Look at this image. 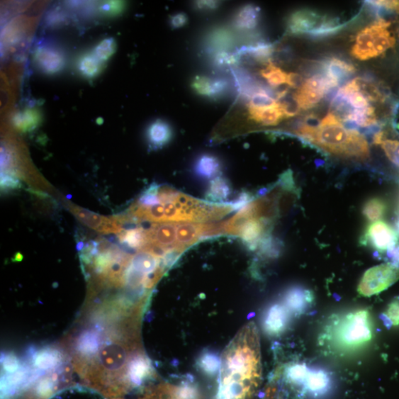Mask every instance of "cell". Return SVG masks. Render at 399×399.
I'll return each instance as SVG.
<instances>
[{"mask_svg":"<svg viewBox=\"0 0 399 399\" xmlns=\"http://www.w3.org/2000/svg\"><path fill=\"white\" fill-rule=\"evenodd\" d=\"M373 338V323L366 309H355L330 319L322 330L323 348L339 356L354 354L364 349Z\"/></svg>","mask_w":399,"mask_h":399,"instance_id":"1","label":"cell"},{"mask_svg":"<svg viewBox=\"0 0 399 399\" xmlns=\"http://www.w3.org/2000/svg\"><path fill=\"white\" fill-rule=\"evenodd\" d=\"M297 134L325 151L360 160L370 157V149L366 137L356 130L347 129L334 113L330 112L318 126L303 125Z\"/></svg>","mask_w":399,"mask_h":399,"instance_id":"2","label":"cell"},{"mask_svg":"<svg viewBox=\"0 0 399 399\" xmlns=\"http://www.w3.org/2000/svg\"><path fill=\"white\" fill-rule=\"evenodd\" d=\"M340 28L337 19L308 9L295 11L288 21V29L291 33L309 34L316 38L329 35Z\"/></svg>","mask_w":399,"mask_h":399,"instance_id":"3","label":"cell"},{"mask_svg":"<svg viewBox=\"0 0 399 399\" xmlns=\"http://www.w3.org/2000/svg\"><path fill=\"white\" fill-rule=\"evenodd\" d=\"M399 280V268L388 264L371 268L361 277L358 286L361 296L370 298L380 293Z\"/></svg>","mask_w":399,"mask_h":399,"instance_id":"4","label":"cell"},{"mask_svg":"<svg viewBox=\"0 0 399 399\" xmlns=\"http://www.w3.org/2000/svg\"><path fill=\"white\" fill-rule=\"evenodd\" d=\"M338 85L337 82L325 74H317L305 80L293 96L301 109L310 110L316 107L324 96Z\"/></svg>","mask_w":399,"mask_h":399,"instance_id":"5","label":"cell"},{"mask_svg":"<svg viewBox=\"0 0 399 399\" xmlns=\"http://www.w3.org/2000/svg\"><path fill=\"white\" fill-rule=\"evenodd\" d=\"M399 242L396 231L386 222H373L366 228L360 239L361 245L369 246L378 254H384Z\"/></svg>","mask_w":399,"mask_h":399,"instance_id":"6","label":"cell"},{"mask_svg":"<svg viewBox=\"0 0 399 399\" xmlns=\"http://www.w3.org/2000/svg\"><path fill=\"white\" fill-rule=\"evenodd\" d=\"M333 378L322 369H310L298 392L301 396L318 399L323 398L333 389Z\"/></svg>","mask_w":399,"mask_h":399,"instance_id":"7","label":"cell"},{"mask_svg":"<svg viewBox=\"0 0 399 399\" xmlns=\"http://www.w3.org/2000/svg\"><path fill=\"white\" fill-rule=\"evenodd\" d=\"M283 299L289 313L296 316L307 313L315 301L313 292L302 286H293L288 289Z\"/></svg>","mask_w":399,"mask_h":399,"instance_id":"8","label":"cell"},{"mask_svg":"<svg viewBox=\"0 0 399 399\" xmlns=\"http://www.w3.org/2000/svg\"><path fill=\"white\" fill-rule=\"evenodd\" d=\"M289 324V311L279 304L271 305L266 312L264 319V331L270 336L282 335Z\"/></svg>","mask_w":399,"mask_h":399,"instance_id":"9","label":"cell"},{"mask_svg":"<svg viewBox=\"0 0 399 399\" xmlns=\"http://www.w3.org/2000/svg\"><path fill=\"white\" fill-rule=\"evenodd\" d=\"M269 223L266 219H249L242 223L238 235L252 249H254L265 237Z\"/></svg>","mask_w":399,"mask_h":399,"instance_id":"10","label":"cell"},{"mask_svg":"<svg viewBox=\"0 0 399 399\" xmlns=\"http://www.w3.org/2000/svg\"><path fill=\"white\" fill-rule=\"evenodd\" d=\"M193 91L202 97L215 99L221 96L228 89V82L204 76L196 77L192 82Z\"/></svg>","mask_w":399,"mask_h":399,"instance_id":"11","label":"cell"},{"mask_svg":"<svg viewBox=\"0 0 399 399\" xmlns=\"http://www.w3.org/2000/svg\"><path fill=\"white\" fill-rule=\"evenodd\" d=\"M176 225L172 223H153L146 231L148 242H154L166 249L174 245L176 239Z\"/></svg>","mask_w":399,"mask_h":399,"instance_id":"12","label":"cell"},{"mask_svg":"<svg viewBox=\"0 0 399 399\" xmlns=\"http://www.w3.org/2000/svg\"><path fill=\"white\" fill-rule=\"evenodd\" d=\"M35 60L42 70L47 74H56L64 64L61 52L51 47L43 46L36 51Z\"/></svg>","mask_w":399,"mask_h":399,"instance_id":"13","label":"cell"},{"mask_svg":"<svg viewBox=\"0 0 399 399\" xmlns=\"http://www.w3.org/2000/svg\"><path fill=\"white\" fill-rule=\"evenodd\" d=\"M375 37L371 26L361 30L352 48L353 56L359 60H369L377 57L375 49Z\"/></svg>","mask_w":399,"mask_h":399,"instance_id":"14","label":"cell"},{"mask_svg":"<svg viewBox=\"0 0 399 399\" xmlns=\"http://www.w3.org/2000/svg\"><path fill=\"white\" fill-rule=\"evenodd\" d=\"M210 225L196 223H181L176 225V239L179 247H189L197 242L208 231Z\"/></svg>","mask_w":399,"mask_h":399,"instance_id":"15","label":"cell"},{"mask_svg":"<svg viewBox=\"0 0 399 399\" xmlns=\"http://www.w3.org/2000/svg\"><path fill=\"white\" fill-rule=\"evenodd\" d=\"M251 119L255 123L264 126H275L285 118V116L279 101L275 106L266 108L249 106Z\"/></svg>","mask_w":399,"mask_h":399,"instance_id":"16","label":"cell"},{"mask_svg":"<svg viewBox=\"0 0 399 399\" xmlns=\"http://www.w3.org/2000/svg\"><path fill=\"white\" fill-rule=\"evenodd\" d=\"M259 21V9L249 4L241 7L235 14L232 21L234 28L241 32L254 30Z\"/></svg>","mask_w":399,"mask_h":399,"instance_id":"17","label":"cell"},{"mask_svg":"<svg viewBox=\"0 0 399 399\" xmlns=\"http://www.w3.org/2000/svg\"><path fill=\"white\" fill-rule=\"evenodd\" d=\"M147 140L154 149L163 147L171 140L172 130L169 125L163 120H156L147 130Z\"/></svg>","mask_w":399,"mask_h":399,"instance_id":"18","label":"cell"},{"mask_svg":"<svg viewBox=\"0 0 399 399\" xmlns=\"http://www.w3.org/2000/svg\"><path fill=\"white\" fill-rule=\"evenodd\" d=\"M324 74L339 82L355 72L353 64L338 58H331L322 63Z\"/></svg>","mask_w":399,"mask_h":399,"instance_id":"19","label":"cell"},{"mask_svg":"<svg viewBox=\"0 0 399 399\" xmlns=\"http://www.w3.org/2000/svg\"><path fill=\"white\" fill-rule=\"evenodd\" d=\"M220 162L215 156L205 154L197 159L195 172L199 177L208 179L216 176L220 170Z\"/></svg>","mask_w":399,"mask_h":399,"instance_id":"20","label":"cell"},{"mask_svg":"<svg viewBox=\"0 0 399 399\" xmlns=\"http://www.w3.org/2000/svg\"><path fill=\"white\" fill-rule=\"evenodd\" d=\"M235 42L231 32L225 29H218L210 34L207 39V45L213 51H220L218 54L225 53Z\"/></svg>","mask_w":399,"mask_h":399,"instance_id":"21","label":"cell"},{"mask_svg":"<svg viewBox=\"0 0 399 399\" xmlns=\"http://www.w3.org/2000/svg\"><path fill=\"white\" fill-rule=\"evenodd\" d=\"M388 211L386 201L380 198H372L364 203L362 214L369 221L376 222L383 218Z\"/></svg>","mask_w":399,"mask_h":399,"instance_id":"22","label":"cell"},{"mask_svg":"<svg viewBox=\"0 0 399 399\" xmlns=\"http://www.w3.org/2000/svg\"><path fill=\"white\" fill-rule=\"evenodd\" d=\"M118 241L131 249H143L147 244L146 230L137 227L130 230H123L118 235Z\"/></svg>","mask_w":399,"mask_h":399,"instance_id":"23","label":"cell"},{"mask_svg":"<svg viewBox=\"0 0 399 399\" xmlns=\"http://www.w3.org/2000/svg\"><path fill=\"white\" fill-rule=\"evenodd\" d=\"M71 211L80 222L95 230L107 220V217L101 216L77 206H72Z\"/></svg>","mask_w":399,"mask_h":399,"instance_id":"24","label":"cell"},{"mask_svg":"<svg viewBox=\"0 0 399 399\" xmlns=\"http://www.w3.org/2000/svg\"><path fill=\"white\" fill-rule=\"evenodd\" d=\"M153 255L147 252L137 254L133 257L132 267L144 274L152 273L158 264L157 259Z\"/></svg>","mask_w":399,"mask_h":399,"instance_id":"25","label":"cell"},{"mask_svg":"<svg viewBox=\"0 0 399 399\" xmlns=\"http://www.w3.org/2000/svg\"><path fill=\"white\" fill-rule=\"evenodd\" d=\"M308 370L309 368L304 363H294L291 364L286 371V378L288 383L298 390L303 383Z\"/></svg>","mask_w":399,"mask_h":399,"instance_id":"26","label":"cell"},{"mask_svg":"<svg viewBox=\"0 0 399 399\" xmlns=\"http://www.w3.org/2000/svg\"><path fill=\"white\" fill-rule=\"evenodd\" d=\"M229 182L222 178H216L210 184L207 193V198L213 201L227 199L230 194Z\"/></svg>","mask_w":399,"mask_h":399,"instance_id":"27","label":"cell"},{"mask_svg":"<svg viewBox=\"0 0 399 399\" xmlns=\"http://www.w3.org/2000/svg\"><path fill=\"white\" fill-rule=\"evenodd\" d=\"M260 74L272 86H279L286 84L288 74L282 70L281 68L269 63L268 66L260 72Z\"/></svg>","mask_w":399,"mask_h":399,"instance_id":"28","label":"cell"},{"mask_svg":"<svg viewBox=\"0 0 399 399\" xmlns=\"http://www.w3.org/2000/svg\"><path fill=\"white\" fill-rule=\"evenodd\" d=\"M79 71L84 77L94 78L101 72V62L94 55L81 58L79 64Z\"/></svg>","mask_w":399,"mask_h":399,"instance_id":"29","label":"cell"},{"mask_svg":"<svg viewBox=\"0 0 399 399\" xmlns=\"http://www.w3.org/2000/svg\"><path fill=\"white\" fill-rule=\"evenodd\" d=\"M39 120L40 116L38 112L27 111L15 117L14 124L16 128L26 132L35 128L39 123Z\"/></svg>","mask_w":399,"mask_h":399,"instance_id":"30","label":"cell"},{"mask_svg":"<svg viewBox=\"0 0 399 399\" xmlns=\"http://www.w3.org/2000/svg\"><path fill=\"white\" fill-rule=\"evenodd\" d=\"M116 50V43L113 38L102 40L95 48L94 55L101 62L108 60Z\"/></svg>","mask_w":399,"mask_h":399,"instance_id":"31","label":"cell"},{"mask_svg":"<svg viewBox=\"0 0 399 399\" xmlns=\"http://www.w3.org/2000/svg\"><path fill=\"white\" fill-rule=\"evenodd\" d=\"M264 399H287V393L279 376L271 380Z\"/></svg>","mask_w":399,"mask_h":399,"instance_id":"32","label":"cell"},{"mask_svg":"<svg viewBox=\"0 0 399 399\" xmlns=\"http://www.w3.org/2000/svg\"><path fill=\"white\" fill-rule=\"evenodd\" d=\"M271 45L267 44H259L254 46L245 47L241 50L242 54H247L259 60H265L272 54Z\"/></svg>","mask_w":399,"mask_h":399,"instance_id":"33","label":"cell"},{"mask_svg":"<svg viewBox=\"0 0 399 399\" xmlns=\"http://www.w3.org/2000/svg\"><path fill=\"white\" fill-rule=\"evenodd\" d=\"M381 320L388 327L399 326V300H393L388 305Z\"/></svg>","mask_w":399,"mask_h":399,"instance_id":"34","label":"cell"},{"mask_svg":"<svg viewBox=\"0 0 399 399\" xmlns=\"http://www.w3.org/2000/svg\"><path fill=\"white\" fill-rule=\"evenodd\" d=\"M390 161L399 167V141L383 140L379 145Z\"/></svg>","mask_w":399,"mask_h":399,"instance_id":"35","label":"cell"},{"mask_svg":"<svg viewBox=\"0 0 399 399\" xmlns=\"http://www.w3.org/2000/svg\"><path fill=\"white\" fill-rule=\"evenodd\" d=\"M172 399H199V391L193 385L185 383L172 393Z\"/></svg>","mask_w":399,"mask_h":399,"instance_id":"36","label":"cell"},{"mask_svg":"<svg viewBox=\"0 0 399 399\" xmlns=\"http://www.w3.org/2000/svg\"><path fill=\"white\" fill-rule=\"evenodd\" d=\"M199 366L208 374H215L220 366V360L215 354H206L201 356Z\"/></svg>","mask_w":399,"mask_h":399,"instance_id":"37","label":"cell"},{"mask_svg":"<svg viewBox=\"0 0 399 399\" xmlns=\"http://www.w3.org/2000/svg\"><path fill=\"white\" fill-rule=\"evenodd\" d=\"M378 257L383 258L387 264L399 268V242L393 247Z\"/></svg>","mask_w":399,"mask_h":399,"instance_id":"38","label":"cell"},{"mask_svg":"<svg viewBox=\"0 0 399 399\" xmlns=\"http://www.w3.org/2000/svg\"><path fill=\"white\" fill-rule=\"evenodd\" d=\"M1 186L4 189H14L21 186V181L14 175L1 173Z\"/></svg>","mask_w":399,"mask_h":399,"instance_id":"39","label":"cell"},{"mask_svg":"<svg viewBox=\"0 0 399 399\" xmlns=\"http://www.w3.org/2000/svg\"><path fill=\"white\" fill-rule=\"evenodd\" d=\"M123 9L124 4L123 3L110 2L103 4L100 9L103 13H106L108 15H115L123 11Z\"/></svg>","mask_w":399,"mask_h":399,"instance_id":"40","label":"cell"},{"mask_svg":"<svg viewBox=\"0 0 399 399\" xmlns=\"http://www.w3.org/2000/svg\"><path fill=\"white\" fill-rule=\"evenodd\" d=\"M188 21V17L184 13H179L170 17V26L173 28H181L185 26Z\"/></svg>","mask_w":399,"mask_h":399,"instance_id":"41","label":"cell"},{"mask_svg":"<svg viewBox=\"0 0 399 399\" xmlns=\"http://www.w3.org/2000/svg\"><path fill=\"white\" fill-rule=\"evenodd\" d=\"M194 6L196 9L203 12H210L216 10L220 3L217 1H197L195 2Z\"/></svg>","mask_w":399,"mask_h":399,"instance_id":"42","label":"cell"},{"mask_svg":"<svg viewBox=\"0 0 399 399\" xmlns=\"http://www.w3.org/2000/svg\"><path fill=\"white\" fill-rule=\"evenodd\" d=\"M303 77L300 74L289 73L288 76L287 84L293 89H300L304 83Z\"/></svg>","mask_w":399,"mask_h":399,"instance_id":"43","label":"cell"},{"mask_svg":"<svg viewBox=\"0 0 399 399\" xmlns=\"http://www.w3.org/2000/svg\"><path fill=\"white\" fill-rule=\"evenodd\" d=\"M369 3L383 9L399 12V1H373Z\"/></svg>","mask_w":399,"mask_h":399,"instance_id":"44","label":"cell"},{"mask_svg":"<svg viewBox=\"0 0 399 399\" xmlns=\"http://www.w3.org/2000/svg\"><path fill=\"white\" fill-rule=\"evenodd\" d=\"M395 231L399 235V215L397 216L395 221Z\"/></svg>","mask_w":399,"mask_h":399,"instance_id":"45","label":"cell"}]
</instances>
